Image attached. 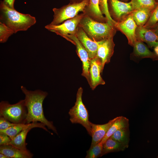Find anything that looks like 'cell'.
I'll return each instance as SVG.
<instances>
[{
  "mask_svg": "<svg viewBox=\"0 0 158 158\" xmlns=\"http://www.w3.org/2000/svg\"><path fill=\"white\" fill-rule=\"evenodd\" d=\"M21 89L25 95L24 99L27 110L26 123L40 122L44 124L48 129H51L57 135L58 133L53 122L47 120L43 111V103L48 93L40 90H28L23 86Z\"/></svg>",
  "mask_w": 158,
  "mask_h": 158,
  "instance_id": "obj_1",
  "label": "cell"
},
{
  "mask_svg": "<svg viewBox=\"0 0 158 158\" xmlns=\"http://www.w3.org/2000/svg\"><path fill=\"white\" fill-rule=\"evenodd\" d=\"M0 22L12 30L14 33L26 31L36 23L35 18L29 14H25L10 8L3 1L0 5Z\"/></svg>",
  "mask_w": 158,
  "mask_h": 158,
  "instance_id": "obj_2",
  "label": "cell"
},
{
  "mask_svg": "<svg viewBox=\"0 0 158 158\" xmlns=\"http://www.w3.org/2000/svg\"><path fill=\"white\" fill-rule=\"evenodd\" d=\"M78 26L93 41L98 42L114 37L116 32L114 25L108 22H100L85 14Z\"/></svg>",
  "mask_w": 158,
  "mask_h": 158,
  "instance_id": "obj_3",
  "label": "cell"
},
{
  "mask_svg": "<svg viewBox=\"0 0 158 158\" xmlns=\"http://www.w3.org/2000/svg\"><path fill=\"white\" fill-rule=\"evenodd\" d=\"M27 110L24 100L16 104H10L6 101L0 103V117L11 122L16 124H26Z\"/></svg>",
  "mask_w": 158,
  "mask_h": 158,
  "instance_id": "obj_4",
  "label": "cell"
},
{
  "mask_svg": "<svg viewBox=\"0 0 158 158\" xmlns=\"http://www.w3.org/2000/svg\"><path fill=\"white\" fill-rule=\"evenodd\" d=\"M83 90L79 87L76 94V101L74 106L68 112L70 120L72 123H79L84 127L88 134L91 135V128L89 120L88 112L83 103L82 96Z\"/></svg>",
  "mask_w": 158,
  "mask_h": 158,
  "instance_id": "obj_5",
  "label": "cell"
},
{
  "mask_svg": "<svg viewBox=\"0 0 158 158\" xmlns=\"http://www.w3.org/2000/svg\"><path fill=\"white\" fill-rule=\"evenodd\" d=\"M89 2V0H84L78 3H70L59 8H54L53 9L54 18L49 24H60L68 19L75 17L79 12H84Z\"/></svg>",
  "mask_w": 158,
  "mask_h": 158,
  "instance_id": "obj_6",
  "label": "cell"
},
{
  "mask_svg": "<svg viewBox=\"0 0 158 158\" xmlns=\"http://www.w3.org/2000/svg\"><path fill=\"white\" fill-rule=\"evenodd\" d=\"M85 14L83 12L73 18L65 20L60 24L56 25L49 24L45 27L49 30L66 39L68 35H75L79 24Z\"/></svg>",
  "mask_w": 158,
  "mask_h": 158,
  "instance_id": "obj_7",
  "label": "cell"
},
{
  "mask_svg": "<svg viewBox=\"0 0 158 158\" xmlns=\"http://www.w3.org/2000/svg\"><path fill=\"white\" fill-rule=\"evenodd\" d=\"M66 40L76 45L77 52L82 63L83 71L82 75L90 83L89 69L91 60L87 52L78 40L75 35H68Z\"/></svg>",
  "mask_w": 158,
  "mask_h": 158,
  "instance_id": "obj_8",
  "label": "cell"
},
{
  "mask_svg": "<svg viewBox=\"0 0 158 158\" xmlns=\"http://www.w3.org/2000/svg\"><path fill=\"white\" fill-rule=\"evenodd\" d=\"M114 26L126 35L129 44L133 46L137 40L135 32L138 26L131 15L130 14L120 21H116Z\"/></svg>",
  "mask_w": 158,
  "mask_h": 158,
  "instance_id": "obj_9",
  "label": "cell"
},
{
  "mask_svg": "<svg viewBox=\"0 0 158 158\" xmlns=\"http://www.w3.org/2000/svg\"><path fill=\"white\" fill-rule=\"evenodd\" d=\"M113 38L111 37L98 42L94 41L97 45L96 56L101 62L102 70L105 65L109 62L114 53L115 44Z\"/></svg>",
  "mask_w": 158,
  "mask_h": 158,
  "instance_id": "obj_10",
  "label": "cell"
},
{
  "mask_svg": "<svg viewBox=\"0 0 158 158\" xmlns=\"http://www.w3.org/2000/svg\"><path fill=\"white\" fill-rule=\"evenodd\" d=\"M103 70L101 62L96 56L91 59L89 69L90 83L89 85L92 90H94L99 85L105 84V82L101 75Z\"/></svg>",
  "mask_w": 158,
  "mask_h": 158,
  "instance_id": "obj_11",
  "label": "cell"
},
{
  "mask_svg": "<svg viewBox=\"0 0 158 158\" xmlns=\"http://www.w3.org/2000/svg\"><path fill=\"white\" fill-rule=\"evenodd\" d=\"M109 1L112 13L117 22L121 21L133 11L130 1L125 3L118 0Z\"/></svg>",
  "mask_w": 158,
  "mask_h": 158,
  "instance_id": "obj_12",
  "label": "cell"
},
{
  "mask_svg": "<svg viewBox=\"0 0 158 158\" xmlns=\"http://www.w3.org/2000/svg\"><path fill=\"white\" fill-rule=\"evenodd\" d=\"M117 117L103 124H96L90 122L92 141L90 147L100 142L104 137L109 128L117 119Z\"/></svg>",
  "mask_w": 158,
  "mask_h": 158,
  "instance_id": "obj_13",
  "label": "cell"
},
{
  "mask_svg": "<svg viewBox=\"0 0 158 158\" xmlns=\"http://www.w3.org/2000/svg\"><path fill=\"white\" fill-rule=\"evenodd\" d=\"M137 40L147 43L151 47L158 46V35L153 30L143 26H138L135 32Z\"/></svg>",
  "mask_w": 158,
  "mask_h": 158,
  "instance_id": "obj_14",
  "label": "cell"
},
{
  "mask_svg": "<svg viewBox=\"0 0 158 158\" xmlns=\"http://www.w3.org/2000/svg\"><path fill=\"white\" fill-rule=\"evenodd\" d=\"M75 35L87 52L90 60L96 56L97 49V43L89 38L83 30L79 26Z\"/></svg>",
  "mask_w": 158,
  "mask_h": 158,
  "instance_id": "obj_15",
  "label": "cell"
},
{
  "mask_svg": "<svg viewBox=\"0 0 158 158\" xmlns=\"http://www.w3.org/2000/svg\"><path fill=\"white\" fill-rule=\"evenodd\" d=\"M35 128H42L49 133L53 134L48 130L44 124L40 122H32L28 124H18L6 129L0 130V133L7 135L11 140H12L23 130L27 128H31L32 129Z\"/></svg>",
  "mask_w": 158,
  "mask_h": 158,
  "instance_id": "obj_16",
  "label": "cell"
},
{
  "mask_svg": "<svg viewBox=\"0 0 158 158\" xmlns=\"http://www.w3.org/2000/svg\"><path fill=\"white\" fill-rule=\"evenodd\" d=\"M0 153L9 158H31L33 156V154L29 151L22 150L11 145L0 146Z\"/></svg>",
  "mask_w": 158,
  "mask_h": 158,
  "instance_id": "obj_17",
  "label": "cell"
},
{
  "mask_svg": "<svg viewBox=\"0 0 158 158\" xmlns=\"http://www.w3.org/2000/svg\"><path fill=\"white\" fill-rule=\"evenodd\" d=\"M84 13L99 22H107L100 10L99 0H89L88 5L85 8Z\"/></svg>",
  "mask_w": 158,
  "mask_h": 158,
  "instance_id": "obj_18",
  "label": "cell"
},
{
  "mask_svg": "<svg viewBox=\"0 0 158 158\" xmlns=\"http://www.w3.org/2000/svg\"><path fill=\"white\" fill-rule=\"evenodd\" d=\"M153 10L148 8H142L133 11L130 14L138 26H144Z\"/></svg>",
  "mask_w": 158,
  "mask_h": 158,
  "instance_id": "obj_19",
  "label": "cell"
},
{
  "mask_svg": "<svg viewBox=\"0 0 158 158\" xmlns=\"http://www.w3.org/2000/svg\"><path fill=\"white\" fill-rule=\"evenodd\" d=\"M133 53L135 56L140 58H151L156 60L155 54L151 51L142 42L137 40L133 46Z\"/></svg>",
  "mask_w": 158,
  "mask_h": 158,
  "instance_id": "obj_20",
  "label": "cell"
},
{
  "mask_svg": "<svg viewBox=\"0 0 158 158\" xmlns=\"http://www.w3.org/2000/svg\"><path fill=\"white\" fill-rule=\"evenodd\" d=\"M129 119L122 116L118 117L117 119L109 128L107 133L101 141L103 143L117 130L124 128L129 127Z\"/></svg>",
  "mask_w": 158,
  "mask_h": 158,
  "instance_id": "obj_21",
  "label": "cell"
},
{
  "mask_svg": "<svg viewBox=\"0 0 158 158\" xmlns=\"http://www.w3.org/2000/svg\"><path fill=\"white\" fill-rule=\"evenodd\" d=\"M127 148L128 147L125 145L116 141L110 137L103 144L101 156L110 152L123 151Z\"/></svg>",
  "mask_w": 158,
  "mask_h": 158,
  "instance_id": "obj_22",
  "label": "cell"
},
{
  "mask_svg": "<svg viewBox=\"0 0 158 158\" xmlns=\"http://www.w3.org/2000/svg\"><path fill=\"white\" fill-rule=\"evenodd\" d=\"M32 129L29 128L22 130L11 140L8 145H11L22 150L25 151H29L26 148L27 144L25 140L28 133Z\"/></svg>",
  "mask_w": 158,
  "mask_h": 158,
  "instance_id": "obj_23",
  "label": "cell"
},
{
  "mask_svg": "<svg viewBox=\"0 0 158 158\" xmlns=\"http://www.w3.org/2000/svg\"><path fill=\"white\" fill-rule=\"evenodd\" d=\"M110 137L128 147L130 140L129 127L123 128L117 130Z\"/></svg>",
  "mask_w": 158,
  "mask_h": 158,
  "instance_id": "obj_24",
  "label": "cell"
},
{
  "mask_svg": "<svg viewBox=\"0 0 158 158\" xmlns=\"http://www.w3.org/2000/svg\"><path fill=\"white\" fill-rule=\"evenodd\" d=\"M130 2L133 11L142 8L154 10L157 4L155 0H131Z\"/></svg>",
  "mask_w": 158,
  "mask_h": 158,
  "instance_id": "obj_25",
  "label": "cell"
},
{
  "mask_svg": "<svg viewBox=\"0 0 158 158\" xmlns=\"http://www.w3.org/2000/svg\"><path fill=\"white\" fill-rule=\"evenodd\" d=\"M103 143L101 141L87 151L86 158H97L101 157Z\"/></svg>",
  "mask_w": 158,
  "mask_h": 158,
  "instance_id": "obj_26",
  "label": "cell"
},
{
  "mask_svg": "<svg viewBox=\"0 0 158 158\" xmlns=\"http://www.w3.org/2000/svg\"><path fill=\"white\" fill-rule=\"evenodd\" d=\"M14 33L13 31L4 23L0 22V42L4 43Z\"/></svg>",
  "mask_w": 158,
  "mask_h": 158,
  "instance_id": "obj_27",
  "label": "cell"
},
{
  "mask_svg": "<svg viewBox=\"0 0 158 158\" xmlns=\"http://www.w3.org/2000/svg\"><path fill=\"white\" fill-rule=\"evenodd\" d=\"M108 0H99V5L100 10L103 14L105 16L108 22L113 25L116 21L112 19L110 14L108 7Z\"/></svg>",
  "mask_w": 158,
  "mask_h": 158,
  "instance_id": "obj_28",
  "label": "cell"
},
{
  "mask_svg": "<svg viewBox=\"0 0 158 158\" xmlns=\"http://www.w3.org/2000/svg\"><path fill=\"white\" fill-rule=\"evenodd\" d=\"M158 24V4L152 11L147 23L143 26L147 28L154 27Z\"/></svg>",
  "mask_w": 158,
  "mask_h": 158,
  "instance_id": "obj_29",
  "label": "cell"
},
{
  "mask_svg": "<svg viewBox=\"0 0 158 158\" xmlns=\"http://www.w3.org/2000/svg\"><path fill=\"white\" fill-rule=\"evenodd\" d=\"M18 124L11 122L4 118L0 117V130H5Z\"/></svg>",
  "mask_w": 158,
  "mask_h": 158,
  "instance_id": "obj_30",
  "label": "cell"
},
{
  "mask_svg": "<svg viewBox=\"0 0 158 158\" xmlns=\"http://www.w3.org/2000/svg\"><path fill=\"white\" fill-rule=\"evenodd\" d=\"M11 140L7 135L0 133V146L8 145Z\"/></svg>",
  "mask_w": 158,
  "mask_h": 158,
  "instance_id": "obj_31",
  "label": "cell"
},
{
  "mask_svg": "<svg viewBox=\"0 0 158 158\" xmlns=\"http://www.w3.org/2000/svg\"><path fill=\"white\" fill-rule=\"evenodd\" d=\"M15 0H4V2L9 7L14 8V4Z\"/></svg>",
  "mask_w": 158,
  "mask_h": 158,
  "instance_id": "obj_32",
  "label": "cell"
},
{
  "mask_svg": "<svg viewBox=\"0 0 158 158\" xmlns=\"http://www.w3.org/2000/svg\"><path fill=\"white\" fill-rule=\"evenodd\" d=\"M154 53L156 56V60H158V46L154 47Z\"/></svg>",
  "mask_w": 158,
  "mask_h": 158,
  "instance_id": "obj_33",
  "label": "cell"
},
{
  "mask_svg": "<svg viewBox=\"0 0 158 158\" xmlns=\"http://www.w3.org/2000/svg\"><path fill=\"white\" fill-rule=\"evenodd\" d=\"M84 0H70L71 3H75L81 2Z\"/></svg>",
  "mask_w": 158,
  "mask_h": 158,
  "instance_id": "obj_34",
  "label": "cell"
},
{
  "mask_svg": "<svg viewBox=\"0 0 158 158\" xmlns=\"http://www.w3.org/2000/svg\"><path fill=\"white\" fill-rule=\"evenodd\" d=\"M0 158H9L7 156L4 154L0 153Z\"/></svg>",
  "mask_w": 158,
  "mask_h": 158,
  "instance_id": "obj_35",
  "label": "cell"
},
{
  "mask_svg": "<svg viewBox=\"0 0 158 158\" xmlns=\"http://www.w3.org/2000/svg\"><path fill=\"white\" fill-rule=\"evenodd\" d=\"M154 30L157 34L158 35V25L157 26V27H156L155 30Z\"/></svg>",
  "mask_w": 158,
  "mask_h": 158,
  "instance_id": "obj_36",
  "label": "cell"
},
{
  "mask_svg": "<svg viewBox=\"0 0 158 158\" xmlns=\"http://www.w3.org/2000/svg\"><path fill=\"white\" fill-rule=\"evenodd\" d=\"M157 158H158V156H157Z\"/></svg>",
  "mask_w": 158,
  "mask_h": 158,
  "instance_id": "obj_37",
  "label": "cell"
}]
</instances>
